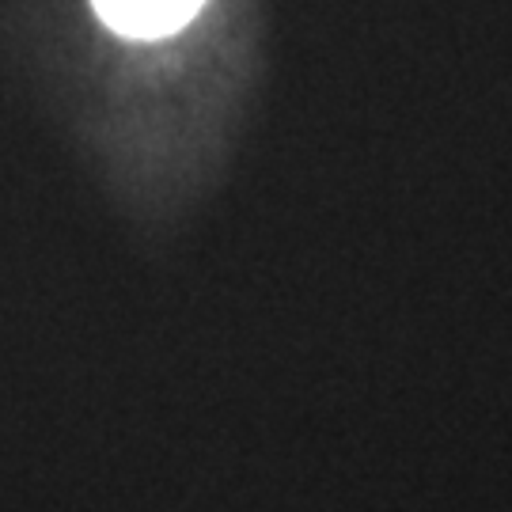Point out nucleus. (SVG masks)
<instances>
[{
  "instance_id": "nucleus-1",
  "label": "nucleus",
  "mask_w": 512,
  "mask_h": 512,
  "mask_svg": "<svg viewBox=\"0 0 512 512\" xmlns=\"http://www.w3.org/2000/svg\"><path fill=\"white\" fill-rule=\"evenodd\" d=\"M99 19L126 38H164L186 27L205 0H92Z\"/></svg>"
}]
</instances>
